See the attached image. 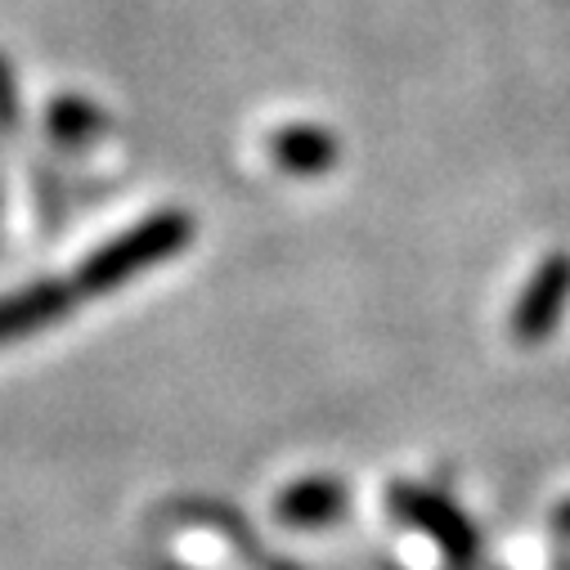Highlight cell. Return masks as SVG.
Returning a JSON list of instances; mask_svg holds the SVG:
<instances>
[{
  "mask_svg": "<svg viewBox=\"0 0 570 570\" xmlns=\"http://www.w3.org/2000/svg\"><path fill=\"white\" fill-rule=\"evenodd\" d=\"M19 121V81H14V68L0 59V126Z\"/></svg>",
  "mask_w": 570,
  "mask_h": 570,
  "instance_id": "6",
  "label": "cell"
},
{
  "mask_svg": "<svg viewBox=\"0 0 570 570\" xmlns=\"http://www.w3.org/2000/svg\"><path fill=\"white\" fill-rule=\"evenodd\" d=\"M46 126L68 139V145H77V139H90L99 126H104V112L90 104V99H77V95H59L46 112Z\"/></svg>",
  "mask_w": 570,
  "mask_h": 570,
  "instance_id": "5",
  "label": "cell"
},
{
  "mask_svg": "<svg viewBox=\"0 0 570 570\" xmlns=\"http://www.w3.org/2000/svg\"><path fill=\"white\" fill-rule=\"evenodd\" d=\"M269 149H274V158L288 167L293 176H320L337 158L333 135L320 130V126H283Z\"/></svg>",
  "mask_w": 570,
  "mask_h": 570,
  "instance_id": "3",
  "label": "cell"
},
{
  "mask_svg": "<svg viewBox=\"0 0 570 570\" xmlns=\"http://www.w3.org/2000/svg\"><path fill=\"white\" fill-rule=\"evenodd\" d=\"M68 306H72V293L63 283H32V288L6 293L0 297V342H14V337L59 324Z\"/></svg>",
  "mask_w": 570,
  "mask_h": 570,
  "instance_id": "2",
  "label": "cell"
},
{
  "mask_svg": "<svg viewBox=\"0 0 570 570\" xmlns=\"http://www.w3.org/2000/svg\"><path fill=\"white\" fill-rule=\"evenodd\" d=\"M194 225L189 216L180 212H158L149 220H139L135 229H126L121 238L104 243L81 269H77V293L86 297H99V293H112L121 283H130L139 269H149L167 256H176L185 243H189Z\"/></svg>",
  "mask_w": 570,
  "mask_h": 570,
  "instance_id": "1",
  "label": "cell"
},
{
  "mask_svg": "<svg viewBox=\"0 0 570 570\" xmlns=\"http://www.w3.org/2000/svg\"><path fill=\"white\" fill-rule=\"evenodd\" d=\"M566 278H570V265H566V261H552V265L539 274L530 302L517 311V324H521L525 337H539L543 324L557 320V315H548V311H557V302H561V293H566Z\"/></svg>",
  "mask_w": 570,
  "mask_h": 570,
  "instance_id": "4",
  "label": "cell"
}]
</instances>
